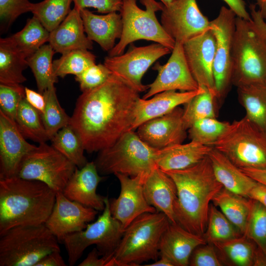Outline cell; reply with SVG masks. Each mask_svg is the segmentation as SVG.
Here are the masks:
<instances>
[{"instance_id": "6da1fadb", "label": "cell", "mask_w": 266, "mask_h": 266, "mask_svg": "<svg viewBox=\"0 0 266 266\" xmlns=\"http://www.w3.org/2000/svg\"><path fill=\"white\" fill-rule=\"evenodd\" d=\"M139 93L113 73L101 85L82 92L69 124L79 134L86 151L109 147L133 130Z\"/></svg>"}, {"instance_id": "7a4b0ae2", "label": "cell", "mask_w": 266, "mask_h": 266, "mask_svg": "<svg viewBox=\"0 0 266 266\" xmlns=\"http://www.w3.org/2000/svg\"><path fill=\"white\" fill-rule=\"evenodd\" d=\"M164 171L177 188L174 208L176 223L202 236L207 226L210 202L224 188L214 175L210 158L208 156L185 169Z\"/></svg>"}, {"instance_id": "3957f363", "label": "cell", "mask_w": 266, "mask_h": 266, "mask_svg": "<svg viewBox=\"0 0 266 266\" xmlns=\"http://www.w3.org/2000/svg\"><path fill=\"white\" fill-rule=\"evenodd\" d=\"M56 195L39 181L17 176L0 179V235L15 227L45 224Z\"/></svg>"}, {"instance_id": "277c9868", "label": "cell", "mask_w": 266, "mask_h": 266, "mask_svg": "<svg viewBox=\"0 0 266 266\" xmlns=\"http://www.w3.org/2000/svg\"><path fill=\"white\" fill-rule=\"evenodd\" d=\"M170 221L163 213H145L134 220L125 229L114 251L115 266H136L160 256V243Z\"/></svg>"}, {"instance_id": "5b68a950", "label": "cell", "mask_w": 266, "mask_h": 266, "mask_svg": "<svg viewBox=\"0 0 266 266\" xmlns=\"http://www.w3.org/2000/svg\"><path fill=\"white\" fill-rule=\"evenodd\" d=\"M0 236V266H35L48 254L60 251L45 224L15 227Z\"/></svg>"}, {"instance_id": "8992f818", "label": "cell", "mask_w": 266, "mask_h": 266, "mask_svg": "<svg viewBox=\"0 0 266 266\" xmlns=\"http://www.w3.org/2000/svg\"><path fill=\"white\" fill-rule=\"evenodd\" d=\"M157 151L145 143L134 131L130 130L112 145L99 151L94 162L101 175L121 173L133 177L147 174L157 166Z\"/></svg>"}, {"instance_id": "52a82bcc", "label": "cell", "mask_w": 266, "mask_h": 266, "mask_svg": "<svg viewBox=\"0 0 266 266\" xmlns=\"http://www.w3.org/2000/svg\"><path fill=\"white\" fill-rule=\"evenodd\" d=\"M266 83V43L250 21L237 17L232 49V84L237 88Z\"/></svg>"}, {"instance_id": "ba28073f", "label": "cell", "mask_w": 266, "mask_h": 266, "mask_svg": "<svg viewBox=\"0 0 266 266\" xmlns=\"http://www.w3.org/2000/svg\"><path fill=\"white\" fill-rule=\"evenodd\" d=\"M145 6L143 10L138 7L136 0H122L120 11L123 23L121 38L109 51V56L124 53L127 45L136 40L144 39L161 44L170 50L175 41L165 30L158 21L156 12L162 11L164 4L155 0H140Z\"/></svg>"}, {"instance_id": "9c48e42d", "label": "cell", "mask_w": 266, "mask_h": 266, "mask_svg": "<svg viewBox=\"0 0 266 266\" xmlns=\"http://www.w3.org/2000/svg\"><path fill=\"white\" fill-rule=\"evenodd\" d=\"M212 147L239 168H266V133L245 116L231 124Z\"/></svg>"}, {"instance_id": "30bf717a", "label": "cell", "mask_w": 266, "mask_h": 266, "mask_svg": "<svg viewBox=\"0 0 266 266\" xmlns=\"http://www.w3.org/2000/svg\"><path fill=\"white\" fill-rule=\"evenodd\" d=\"M105 207L97 220L82 231L66 235L63 239L70 266H74L89 246L96 245L100 255L112 256L125 229L110 212L109 200L105 198Z\"/></svg>"}, {"instance_id": "8fae6325", "label": "cell", "mask_w": 266, "mask_h": 266, "mask_svg": "<svg viewBox=\"0 0 266 266\" xmlns=\"http://www.w3.org/2000/svg\"><path fill=\"white\" fill-rule=\"evenodd\" d=\"M77 167L51 145L39 144L23 159L17 176L47 184L63 192Z\"/></svg>"}, {"instance_id": "7c38bea8", "label": "cell", "mask_w": 266, "mask_h": 266, "mask_svg": "<svg viewBox=\"0 0 266 266\" xmlns=\"http://www.w3.org/2000/svg\"><path fill=\"white\" fill-rule=\"evenodd\" d=\"M236 17L231 9L223 6L217 17L210 21V30L216 41L213 76L216 100L220 102L232 84V49Z\"/></svg>"}, {"instance_id": "4fadbf2b", "label": "cell", "mask_w": 266, "mask_h": 266, "mask_svg": "<svg viewBox=\"0 0 266 266\" xmlns=\"http://www.w3.org/2000/svg\"><path fill=\"white\" fill-rule=\"evenodd\" d=\"M171 52L169 48L158 43L136 47L132 46L125 53L106 57L104 65L138 92L148 89L142 83L143 75L154 63Z\"/></svg>"}, {"instance_id": "5bb4252c", "label": "cell", "mask_w": 266, "mask_h": 266, "mask_svg": "<svg viewBox=\"0 0 266 266\" xmlns=\"http://www.w3.org/2000/svg\"><path fill=\"white\" fill-rule=\"evenodd\" d=\"M161 25L175 42L188 40L211 29L210 21L200 10L196 0H175L164 5Z\"/></svg>"}, {"instance_id": "9a60e30c", "label": "cell", "mask_w": 266, "mask_h": 266, "mask_svg": "<svg viewBox=\"0 0 266 266\" xmlns=\"http://www.w3.org/2000/svg\"><path fill=\"white\" fill-rule=\"evenodd\" d=\"M114 175L119 181L120 192L117 198L109 200L110 210L125 230L141 214L157 211L148 203L144 194L143 182L147 174L133 177Z\"/></svg>"}, {"instance_id": "2e32d148", "label": "cell", "mask_w": 266, "mask_h": 266, "mask_svg": "<svg viewBox=\"0 0 266 266\" xmlns=\"http://www.w3.org/2000/svg\"><path fill=\"white\" fill-rule=\"evenodd\" d=\"M153 69L158 71V75L148 85V90L142 97L144 99L166 91H191L200 88L188 65L182 43L175 42L166 63H157Z\"/></svg>"}, {"instance_id": "e0dca14e", "label": "cell", "mask_w": 266, "mask_h": 266, "mask_svg": "<svg viewBox=\"0 0 266 266\" xmlns=\"http://www.w3.org/2000/svg\"><path fill=\"white\" fill-rule=\"evenodd\" d=\"M97 214L98 210L71 200L59 192L56 193L54 207L45 225L62 242L66 235L85 229Z\"/></svg>"}, {"instance_id": "ac0fdd59", "label": "cell", "mask_w": 266, "mask_h": 266, "mask_svg": "<svg viewBox=\"0 0 266 266\" xmlns=\"http://www.w3.org/2000/svg\"><path fill=\"white\" fill-rule=\"evenodd\" d=\"M216 41L211 30L185 42L183 47L190 70L199 84L216 94L213 76Z\"/></svg>"}, {"instance_id": "d6986e66", "label": "cell", "mask_w": 266, "mask_h": 266, "mask_svg": "<svg viewBox=\"0 0 266 266\" xmlns=\"http://www.w3.org/2000/svg\"><path fill=\"white\" fill-rule=\"evenodd\" d=\"M183 113V109L178 106L166 115L144 122L136 129V133L148 145L157 150L182 143L187 130Z\"/></svg>"}, {"instance_id": "ffe728a7", "label": "cell", "mask_w": 266, "mask_h": 266, "mask_svg": "<svg viewBox=\"0 0 266 266\" xmlns=\"http://www.w3.org/2000/svg\"><path fill=\"white\" fill-rule=\"evenodd\" d=\"M26 139L15 121L0 111V179L17 176L24 157L36 148Z\"/></svg>"}, {"instance_id": "44dd1931", "label": "cell", "mask_w": 266, "mask_h": 266, "mask_svg": "<svg viewBox=\"0 0 266 266\" xmlns=\"http://www.w3.org/2000/svg\"><path fill=\"white\" fill-rule=\"evenodd\" d=\"M99 174L94 162H88L80 168L77 167L63 193L71 200L103 211L105 197L98 195L97 189L104 177Z\"/></svg>"}, {"instance_id": "7402d4cb", "label": "cell", "mask_w": 266, "mask_h": 266, "mask_svg": "<svg viewBox=\"0 0 266 266\" xmlns=\"http://www.w3.org/2000/svg\"><path fill=\"white\" fill-rule=\"evenodd\" d=\"M206 244L202 236L189 232L177 223L170 222L161 239L160 256L169 259L174 266H187L193 251Z\"/></svg>"}, {"instance_id": "603a6c76", "label": "cell", "mask_w": 266, "mask_h": 266, "mask_svg": "<svg viewBox=\"0 0 266 266\" xmlns=\"http://www.w3.org/2000/svg\"><path fill=\"white\" fill-rule=\"evenodd\" d=\"M204 89L200 87L198 90L191 91L169 90L158 93L150 99L139 98L136 105L132 130L134 131L144 122L166 115L180 105L186 104Z\"/></svg>"}, {"instance_id": "cb8c5ba5", "label": "cell", "mask_w": 266, "mask_h": 266, "mask_svg": "<svg viewBox=\"0 0 266 266\" xmlns=\"http://www.w3.org/2000/svg\"><path fill=\"white\" fill-rule=\"evenodd\" d=\"M143 191L148 203L164 213L170 222L175 221L174 208L177 198L176 186L172 179L158 166L148 173L143 182Z\"/></svg>"}, {"instance_id": "d4e9b609", "label": "cell", "mask_w": 266, "mask_h": 266, "mask_svg": "<svg viewBox=\"0 0 266 266\" xmlns=\"http://www.w3.org/2000/svg\"><path fill=\"white\" fill-rule=\"evenodd\" d=\"M85 33L80 10L74 7L60 25L50 32L49 44L55 52L62 54L74 50H92L93 41Z\"/></svg>"}, {"instance_id": "484cf974", "label": "cell", "mask_w": 266, "mask_h": 266, "mask_svg": "<svg viewBox=\"0 0 266 266\" xmlns=\"http://www.w3.org/2000/svg\"><path fill=\"white\" fill-rule=\"evenodd\" d=\"M84 30L88 38L95 41L105 51H109L122 35L123 23L120 13L112 12L95 14L87 9L80 10Z\"/></svg>"}, {"instance_id": "4316f807", "label": "cell", "mask_w": 266, "mask_h": 266, "mask_svg": "<svg viewBox=\"0 0 266 266\" xmlns=\"http://www.w3.org/2000/svg\"><path fill=\"white\" fill-rule=\"evenodd\" d=\"M212 148L193 140L167 147L158 150L156 165L164 171L185 169L208 156Z\"/></svg>"}, {"instance_id": "83f0119b", "label": "cell", "mask_w": 266, "mask_h": 266, "mask_svg": "<svg viewBox=\"0 0 266 266\" xmlns=\"http://www.w3.org/2000/svg\"><path fill=\"white\" fill-rule=\"evenodd\" d=\"M208 157L214 175L223 187L248 199V194L257 181L244 173L224 155L213 147Z\"/></svg>"}, {"instance_id": "f1b7e54d", "label": "cell", "mask_w": 266, "mask_h": 266, "mask_svg": "<svg viewBox=\"0 0 266 266\" xmlns=\"http://www.w3.org/2000/svg\"><path fill=\"white\" fill-rule=\"evenodd\" d=\"M28 66L26 56L9 37L0 39V83L21 84L26 81L23 71Z\"/></svg>"}, {"instance_id": "f546056e", "label": "cell", "mask_w": 266, "mask_h": 266, "mask_svg": "<svg viewBox=\"0 0 266 266\" xmlns=\"http://www.w3.org/2000/svg\"><path fill=\"white\" fill-rule=\"evenodd\" d=\"M213 245L223 265L254 266L258 246L245 235Z\"/></svg>"}, {"instance_id": "4dcf8cb0", "label": "cell", "mask_w": 266, "mask_h": 266, "mask_svg": "<svg viewBox=\"0 0 266 266\" xmlns=\"http://www.w3.org/2000/svg\"><path fill=\"white\" fill-rule=\"evenodd\" d=\"M238 99L245 110V116L266 133V83L237 88Z\"/></svg>"}, {"instance_id": "1f68e13d", "label": "cell", "mask_w": 266, "mask_h": 266, "mask_svg": "<svg viewBox=\"0 0 266 266\" xmlns=\"http://www.w3.org/2000/svg\"><path fill=\"white\" fill-rule=\"evenodd\" d=\"M212 201L214 205L221 209L225 216L243 234L249 212L250 199L223 188Z\"/></svg>"}, {"instance_id": "d6a6232c", "label": "cell", "mask_w": 266, "mask_h": 266, "mask_svg": "<svg viewBox=\"0 0 266 266\" xmlns=\"http://www.w3.org/2000/svg\"><path fill=\"white\" fill-rule=\"evenodd\" d=\"M55 53L50 44H44L27 58L28 66L35 77L38 91L41 94L58 82V77L53 69L52 58Z\"/></svg>"}, {"instance_id": "836d02e7", "label": "cell", "mask_w": 266, "mask_h": 266, "mask_svg": "<svg viewBox=\"0 0 266 266\" xmlns=\"http://www.w3.org/2000/svg\"><path fill=\"white\" fill-rule=\"evenodd\" d=\"M15 122L22 134L39 144L50 140L42 122L40 113L26 100L18 107Z\"/></svg>"}, {"instance_id": "e575fe53", "label": "cell", "mask_w": 266, "mask_h": 266, "mask_svg": "<svg viewBox=\"0 0 266 266\" xmlns=\"http://www.w3.org/2000/svg\"><path fill=\"white\" fill-rule=\"evenodd\" d=\"M49 35L50 32L33 16L27 20L20 31L9 37L16 48L28 58L48 41Z\"/></svg>"}, {"instance_id": "d590c367", "label": "cell", "mask_w": 266, "mask_h": 266, "mask_svg": "<svg viewBox=\"0 0 266 266\" xmlns=\"http://www.w3.org/2000/svg\"><path fill=\"white\" fill-rule=\"evenodd\" d=\"M50 140L54 148L78 168L82 167L88 162L84 155L85 150L82 140L70 124L60 129Z\"/></svg>"}, {"instance_id": "8d00e7d4", "label": "cell", "mask_w": 266, "mask_h": 266, "mask_svg": "<svg viewBox=\"0 0 266 266\" xmlns=\"http://www.w3.org/2000/svg\"><path fill=\"white\" fill-rule=\"evenodd\" d=\"M72 0H44L32 3L31 11L49 32L58 27L70 11Z\"/></svg>"}, {"instance_id": "74e56055", "label": "cell", "mask_w": 266, "mask_h": 266, "mask_svg": "<svg viewBox=\"0 0 266 266\" xmlns=\"http://www.w3.org/2000/svg\"><path fill=\"white\" fill-rule=\"evenodd\" d=\"M242 235L239 230L218 210L210 204L207 226L202 235L207 243L214 244Z\"/></svg>"}, {"instance_id": "f35d334b", "label": "cell", "mask_w": 266, "mask_h": 266, "mask_svg": "<svg viewBox=\"0 0 266 266\" xmlns=\"http://www.w3.org/2000/svg\"><path fill=\"white\" fill-rule=\"evenodd\" d=\"M95 55L88 50H74L62 54L53 61V69L56 77L64 78L68 74L77 76L96 64Z\"/></svg>"}, {"instance_id": "ab89813d", "label": "cell", "mask_w": 266, "mask_h": 266, "mask_svg": "<svg viewBox=\"0 0 266 266\" xmlns=\"http://www.w3.org/2000/svg\"><path fill=\"white\" fill-rule=\"evenodd\" d=\"M56 91L53 86L43 93L45 107L44 113L41 115L50 140L60 129L69 124L70 120V117L61 106Z\"/></svg>"}, {"instance_id": "60d3db41", "label": "cell", "mask_w": 266, "mask_h": 266, "mask_svg": "<svg viewBox=\"0 0 266 266\" xmlns=\"http://www.w3.org/2000/svg\"><path fill=\"white\" fill-rule=\"evenodd\" d=\"M214 94L207 89L198 94L185 104L183 120L187 130L196 122L207 118H216Z\"/></svg>"}, {"instance_id": "b9f144b4", "label": "cell", "mask_w": 266, "mask_h": 266, "mask_svg": "<svg viewBox=\"0 0 266 266\" xmlns=\"http://www.w3.org/2000/svg\"><path fill=\"white\" fill-rule=\"evenodd\" d=\"M230 124L216 118L203 119L196 122L188 129L189 137L191 140L212 147L227 131Z\"/></svg>"}, {"instance_id": "7bdbcfd3", "label": "cell", "mask_w": 266, "mask_h": 266, "mask_svg": "<svg viewBox=\"0 0 266 266\" xmlns=\"http://www.w3.org/2000/svg\"><path fill=\"white\" fill-rule=\"evenodd\" d=\"M243 235L266 254V208L250 199V209Z\"/></svg>"}, {"instance_id": "ee69618b", "label": "cell", "mask_w": 266, "mask_h": 266, "mask_svg": "<svg viewBox=\"0 0 266 266\" xmlns=\"http://www.w3.org/2000/svg\"><path fill=\"white\" fill-rule=\"evenodd\" d=\"M25 98V87L21 84H0V111L15 121L19 104Z\"/></svg>"}, {"instance_id": "f6af8a7d", "label": "cell", "mask_w": 266, "mask_h": 266, "mask_svg": "<svg viewBox=\"0 0 266 266\" xmlns=\"http://www.w3.org/2000/svg\"><path fill=\"white\" fill-rule=\"evenodd\" d=\"M111 71L103 64H94L81 74L75 76L80 90L83 92L96 88L104 83L112 75Z\"/></svg>"}, {"instance_id": "bcb514c9", "label": "cell", "mask_w": 266, "mask_h": 266, "mask_svg": "<svg viewBox=\"0 0 266 266\" xmlns=\"http://www.w3.org/2000/svg\"><path fill=\"white\" fill-rule=\"evenodd\" d=\"M29 0H0V22L8 27L20 15L31 11Z\"/></svg>"}, {"instance_id": "7dc6e473", "label": "cell", "mask_w": 266, "mask_h": 266, "mask_svg": "<svg viewBox=\"0 0 266 266\" xmlns=\"http://www.w3.org/2000/svg\"><path fill=\"white\" fill-rule=\"evenodd\" d=\"M191 266H223L217 252L215 247L207 243L197 247L190 258Z\"/></svg>"}, {"instance_id": "c3c4849f", "label": "cell", "mask_w": 266, "mask_h": 266, "mask_svg": "<svg viewBox=\"0 0 266 266\" xmlns=\"http://www.w3.org/2000/svg\"><path fill=\"white\" fill-rule=\"evenodd\" d=\"M74 6L80 10L87 7H93L100 13L120 12L122 0H72Z\"/></svg>"}, {"instance_id": "681fc988", "label": "cell", "mask_w": 266, "mask_h": 266, "mask_svg": "<svg viewBox=\"0 0 266 266\" xmlns=\"http://www.w3.org/2000/svg\"><path fill=\"white\" fill-rule=\"evenodd\" d=\"M250 24L258 35L266 43V21L263 18L256 5H250Z\"/></svg>"}, {"instance_id": "f907efd6", "label": "cell", "mask_w": 266, "mask_h": 266, "mask_svg": "<svg viewBox=\"0 0 266 266\" xmlns=\"http://www.w3.org/2000/svg\"><path fill=\"white\" fill-rule=\"evenodd\" d=\"M25 99L34 108L42 114L45 107V100L43 95L27 87H25Z\"/></svg>"}, {"instance_id": "816d5d0a", "label": "cell", "mask_w": 266, "mask_h": 266, "mask_svg": "<svg viewBox=\"0 0 266 266\" xmlns=\"http://www.w3.org/2000/svg\"><path fill=\"white\" fill-rule=\"evenodd\" d=\"M100 254L97 248H94L87 255V257L78 266H107L112 256L99 258Z\"/></svg>"}, {"instance_id": "f5cc1de1", "label": "cell", "mask_w": 266, "mask_h": 266, "mask_svg": "<svg viewBox=\"0 0 266 266\" xmlns=\"http://www.w3.org/2000/svg\"><path fill=\"white\" fill-rule=\"evenodd\" d=\"M236 15L248 21L251 20L250 14L247 12L243 0H223Z\"/></svg>"}, {"instance_id": "db71d44e", "label": "cell", "mask_w": 266, "mask_h": 266, "mask_svg": "<svg viewBox=\"0 0 266 266\" xmlns=\"http://www.w3.org/2000/svg\"><path fill=\"white\" fill-rule=\"evenodd\" d=\"M60 251H53L43 257L35 266H66Z\"/></svg>"}, {"instance_id": "11a10c76", "label": "cell", "mask_w": 266, "mask_h": 266, "mask_svg": "<svg viewBox=\"0 0 266 266\" xmlns=\"http://www.w3.org/2000/svg\"><path fill=\"white\" fill-rule=\"evenodd\" d=\"M248 198L259 201L266 208V185L257 181L250 190Z\"/></svg>"}, {"instance_id": "9f6ffc18", "label": "cell", "mask_w": 266, "mask_h": 266, "mask_svg": "<svg viewBox=\"0 0 266 266\" xmlns=\"http://www.w3.org/2000/svg\"><path fill=\"white\" fill-rule=\"evenodd\" d=\"M240 169L255 181L266 185V168H245Z\"/></svg>"}, {"instance_id": "6f0895ef", "label": "cell", "mask_w": 266, "mask_h": 266, "mask_svg": "<svg viewBox=\"0 0 266 266\" xmlns=\"http://www.w3.org/2000/svg\"><path fill=\"white\" fill-rule=\"evenodd\" d=\"M147 266H174L173 263L167 258L164 256H161V259L159 260L156 261L154 263L149 265H146Z\"/></svg>"}, {"instance_id": "680465c9", "label": "cell", "mask_w": 266, "mask_h": 266, "mask_svg": "<svg viewBox=\"0 0 266 266\" xmlns=\"http://www.w3.org/2000/svg\"><path fill=\"white\" fill-rule=\"evenodd\" d=\"M257 5L263 18L266 21V0H256Z\"/></svg>"}, {"instance_id": "91938a15", "label": "cell", "mask_w": 266, "mask_h": 266, "mask_svg": "<svg viewBox=\"0 0 266 266\" xmlns=\"http://www.w3.org/2000/svg\"><path fill=\"white\" fill-rule=\"evenodd\" d=\"M165 6H168L175 0H160Z\"/></svg>"}]
</instances>
